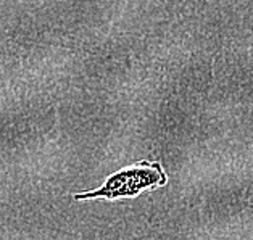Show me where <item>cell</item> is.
Segmentation results:
<instances>
[{"mask_svg":"<svg viewBox=\"0 0 253 240\" xmlns=\"http://www.w3.org/2000/svg\"><path fill=\"white\" fill-rule=\"evenodd\" d=\"M166 174L158 161H140L131 168H125L108 177L100 189L76 194V200L107 199L116 200L121 197H135L147 189L162 187L166 184Z\"/></svg>","mask_w":253,"mask_h":240,"instance_id":"cell-1","label":"cell"}]
</instances>
